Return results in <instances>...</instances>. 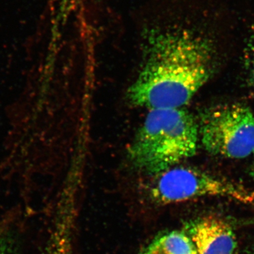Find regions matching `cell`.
Wrapping results in <instances>:
<instances>
[{"label":"cell","mask_w":254,"mask_h":254,"mask_svg":"<svg viewBox=\"0 0 254 254\" xmlns=\"http://www.w3.org/2000/svg\"><path fill=\"white\" fill-rule=\"evenodd\" d=\"M155 176L150 193L159 203L222 197L254 206V190L200 169L176 165Z\"/></svg>","instance_id":"obj_3"},{"label":"cell","mask_w":254,"mask_h":254,"mask_svg":"<svg viewBox=\"0 0 254 254\" xmlns=\"http://www.w3.org/2000/svg\"><path fill=\"white\" fill-rule=\"evenodd\" d=\"M246 58V66L248 71L251 84L254 88V41L249 46Z\"/></svg>","instance_id":"obj_6"},{"label":"cell","mask_w":254,"mask_h":254,"mask_svg":"<svg viewBox=\"0 0 254 254\" xmlns=\"http://www.w3.org/2000/svg\"><path fill=\"white\" fill-rule=\"evenodd\" d=\"M199 141L198 125L183 108L150 110L127 153L135 168L156 175L193 156Z\"/></svg>","instance_id":"obj_2"},{"label":"cell","mask_w":254,"mask_h":254,"mask_svg":"<svg viewBox=\"0 0 254 254\" xmlns=\"http://www.w3.org/2000/svg\"><path fill=\"white\" fill-rule=\"evenodd\" d=\"M145 46L141 67L127 90L133 106L182 108L213 76L214 47L191 31H153Z\"/></svg>","instance_id":"obj_1"},{"label":"cell","mask_w":254,"mask_h":254,"mask_svg":"<svg viewBox=\"0 0 254 254\" xmlns=\"http://www.w3.org/2000/svg\"><path fill=\"white\" fill-rule=\"evenodd\" d=\"M199 139L216 156L244 159L254 153V114L240 104L218 105L202 115Z\"/></svg>","instance_id":"obj_4"},{"label":"cell","mask_w":254,"mask_h":254,"mask_svg":"<svg viewBox=\"0 0 254 254\" xmlns=\"http://www.w3.org/2000/svg\"><path fill=\"white\" fill-rule=\"evenodd\" d=\"M197 254H234L236 236L230 225L216 217H206L189 227Z\"/></svg>","instance_id":"obj_5"},{"label":"cell","mask_w":254,"mask_h":254,"mask_svg":"<svg viewBox=\"0 0 254 254\" xmlns=\"http://www.w3.org/2000/svg\"><path fill=\"white\" fill-rule=\"evenodd\" d=\"M62 1H73V0H62Z\"/></svg>","instance_id":"obj_10"},{"label":"cell","mask_w":254,"mask_h":254,"mask_svg":"<svg viewBox=\"0 0 254 254\" xmlns=\"http://www.w3.org/2000/svg\"><path fill=\"white\" fill-rule=\"evenodd\" d=\"M252 156H253V162H252V166L250 168V175L254 180V153Z\"/></svg>","instance_id":"obj_9"},{"label":"cell","mask_w":254,"mask_h":254,"mask_svg":"<svg viewBox=\"0 0 254 254\" xmlns=\"http://www.w3.org/2000/svg\"><path fill=\"white\" fill-rule=\"evenodd\" d=\"M0 254H13L11 242L2 234H0Z\"/></svg>","instance_id":"obj_8"},{"label":"cell","mask_w":254,"mask_h":254,"mask_svg":"<svg viewBox=\"0 0 254 254\" xmlns=\"http://www.w3.org/2000/svg\"><path fill=\"white\" fill-rule=\"evenodd\" d=\"M141 254H171L158 241L153 240Z\"/></svg>","instance_id":"obj_7"}]
</instances>
